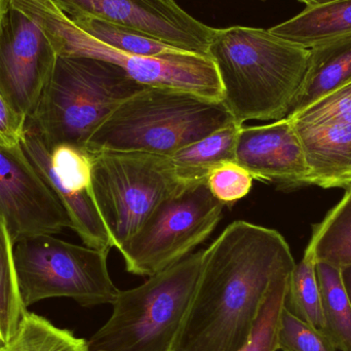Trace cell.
I'll return each mask as SVG.
<instances>
[{"label": "cell", "instance_id": "cell-29", "mask_svg": "<svg viewBox=\"0 0 351 351\" xmlns=\"http://www.w3.org/2000/svg\"><path fill=\"white\" fill-rule=\"evenodd\" d=\"M10 0H0V38H1L2 29H3L4 21L6 14L10 8Z\"/></svg>", "mask_w": 351, "mask_h": 351}, {"label": "cell", "instance_id": "cell-7", "mask_svg": "<svg viewBox=\"0 0 351 351\" xmlns=\"http://www.w3.org/2000/svg\"><path fill=\"white\" fill-rule=\"evenodd\" d=\"M108 254L51 234L19 239L12 255L25 308L51 298H70L84 307L112 305L121 290L109 274Z\"/></svg>", "mask_w": 351, "mask_h": 351}, {"label": "cell", "instance_id": "cell-23", "mask_svg": "<svg viewBox=\"0 0 351 351\" xmlns=\"http://www.w3.org/2000/svg\"><path fill=\"white\" fill-rule=\"evenodd\" d=\"M14 243L0 213V331L2 342L8 341L18 329L27 309L21 301L12 255Z\"/></svg>", "mask_w": 351, "mask_h": 351}, {"label": "cell", "instance_id": "cell-22", "mask_svg": "<svg viewBox=\"0 0 351 351\" xmlns=\"http://www.w3.org/2000/svg\"><path fill=\"white\" fill-rule=\"evenodd\" d=\"M71 20L90 36L123 53L162 57L182 51L141 31L113 24L101 19L84 16Z\"/></svg>", "mask_w": 351, "mask_h": 351}, {"label": "cell", "instance_id": "cell-4", "mask_svg": "<svg viewBox=\"0 0 351 351\" xmlns=\"http://www.w3.org/2000/svg\"><path fill=\"white\" fill-rule=\"evenodd\" d=\"M145 86L119 66L88 57H58L55 69L26 125L49 150H86L95 132L125 100Z\"/></svg>", "mask_w": 351, "mask_h": 351}, {"label": "cell", "instance_id": "cell-17", "mask_svg": "<svg viewBox=\"0 0 351 351\" xmlns=\"http://www.w3.org/2000/svg\"><path fill=\"white\" fill-rule=\"evenodd\" d=\"M243 125L231 121L169 156L176 178L184 188L206 182L213 171L235 162L237 137Z\"/></svg>", "mask_w": 351, "mask_h": 351}, {"label": "cell", "instance_id": "cell-13", "mask_svg": "<svg viewBox=\"0 0 351 351\" xmlns=\"http://www.w3.org/2000/svg\"><path fill=\"white\" fill-rule=\"evenodd\" d=\"M235 162L254 179L282 188L309 185L311 173L302 145L288 117L269 125H243L237 137Z\"/></svg>", "mask_w": 351, "mask_h": 351}, {"label": "cell", "instance_id": "cell-1", "mask_svg": "<svg viewBox=\"0 0 351 351\" xmlns=\"http://www.w3.org/2000/svg\"><path fill=\"white\" fill-rule=\"evenodd\" d=\"M296 262L278 231L235 221L204 250L189 308L172 351H239L270 287Z\"/></svg>", "mask_w": 351, "mask_h": 351}, {"label": "cell", "instance_id": "cell-18", "mask_svg": "<svg viewBox=\"0 0 351 351\" xmlns=\"http://www.w3.org/2000/svg\"><path fill=\"white\" fill-rule=\"evenodd\" d=\"M306 249L313 252L317 263L340 269L351 266V184L342 199L313 227Z\"/></svg>", "mask_w": 351, "mask_h": 351}, {"label": "cell", "instance_id": "cell-12", "mask_svg": "<svg viewBox=\"0 0 351 351\" xmlns=\"http://www.w3.org/2000/svg\"><path fill=\"white\" fill-rule=\"evenodd\" d=\"M0 213L14 243L23 237L55 235L71 228L65 208L21 144L0 145Z\"/></svg>", "mask_w": 351, "mask_h": 351}, {"label": "cell", "instance_id": "cell-32", "mask_svg": "<svg viewBox=\"0 0 351 351\" xmlns=\"http://www.w3.org/2000/svg\"><path fill=\"white\" fill-rule=\"evenodd\" d=\"M2 342V335H1V331H0V343Z\"/></svg>", "mask_w": 351, "mask_h": 351}, {"label": "cell", "instance_id": "cell-20", "mask_svg": "<svg viewBox=\"0 0 351 351\" xmlns=\"http://www.w3.org/2000/svg\"><path fill=\"white\" fill-rule=\"evenodd\" d=\"M0 351H88L86 340L60 329L45 317L26 311L12 337Z\"/></svg>", "mask_w": 351, "mask_h": 351}, {"label": "cell", "instance_id": "cell-16", "mask_svg": "<svg viewBox=\"0 0 351 351\" xmlns=\"http://www.w3.org/2000/svg\"><path fill=\"white\" fill-rule=\"evenodd\" d=\"M351 82V36L311 49L308 66L290 114ZM289 114V115H290Z\"/></svg>", "mask_w": 351, "mask_h": 351}, {"label": "cell", "instance_id": "cell-19", "mask_svg": "<svg viewBox=\"0 0 351 351\" xmlns=\"http://www.w3.org/2000/svg\"><path fill=\"white\" fill-rule=\"evenodd\" d=\"M317 276L323 311V333L336 350L351 351V304L342 280V269L317 263Z\"/></svg>", "mask_w": 351, "mask_h": 351}, {"label": "cell", "instance_id": "cell-3", "mask_svg": "<svg viewBox=\"0 0 351 351\" xmlns=\"http://www.w3.org/2000/svg\"><path fill=\"white\" fill-rule=\"evenodd\" d=\"M234 121L222 102L172 88L145 86L95 132L86 152L171 156Z\"/></svg>", "mask_w": 351, "mask_h": 351}, {"label": "cell", "instance_id": "cell-25", "mask_svg": "<svg viewBox=\"0 0 351 351\" xmlns=\"http://www.w3.org/2000/svg\"><path fill=\"white\" fill-rule=\"evenodd\" d=\"M288 117L303 125H351V82Z\"/></svg>", "mask_w": 351, "mask_h": 351}, {"label": "cell", "instance_id": "cell-14", "mask_svg": "<svg viewBox=\"0 0 351 351\" xmlns=\"http://www.w3.org/2000/svg\"><path fill=\"white\" fill-rule=\"evenodd\" d=\"M293 123L311 173L309 185L348 188L351 184V125Z\"/></svg>", "mask_w": 351, "mask_h": 351}, {"label": "cell", "instance_id": "cell-31", "mask_svg": "<svg viewBox=\"0 0 351 351\" xmlns=\"http://www.w3.org/2000/svg\"><path fill=\"white\" fill-rule=\"evenodd\" d=\"M306 6L317 5V4L326 3V2L334 1V0H298Z\"/></svg>", "mask_w": 351, "mask_h": 351}, {"label": "cell", "instance_id": "cell-30", "mask_svg": "<svg viewBox=\"0 0 351 351\" xmlns=\"http://www.w3.org/2000/svg\"><path fill=\"white\" fill-rule=\"evenodd\" d=\"M342 280H343L344 286H346L351 304V266L342 269Z\"/></svg>", "mask_w": 351, "mask_h": 351}, {"label": "cell", "instance_id": "cell-15", "mask_svg": "<svg viewBox=\"0 0 351 351\" xmlns=\"http://www.w3.org/2000/svg\"><path fill=\"white\" fill-rule=\"evenodd\" d=\"M272 34L305 49L351 36V0L307 6L294 18L269 29Z\"/></svg>", "mask_w": 351, "mask_h": 351}, {"label": "cell", "instance_id": "cell-10", "mask_svg": "<svg viewBox=\"0 0 351 351\" xmlns=\"http://www.w3.org/2000/svg\"><path fill=\"white\" fill-rule=\"evenodd\" d=\"M70 19H101L129 27L172 47L208 57L215 29L199 22L176 0H51Z\"/></svg>", "mask_w": 351, "mask_h": 351}, {"label": "cell", "instance_id": "cell-9", "mask_svg": "<svg viewBox=\"0 0 351 351\" xmlns=\"http://www.w3.org/2000/svg\"><path fill=\"white\" fill-rule=\"evenodd\" d=\"M224 206L206 182L167 198L119 250L125 269L149 278L175 265L210 237Z\"/></svg>", "mask_w": 351, "mask_h": 351}, {"label": "cell", "instance_id": "cell-11", "mask_svg": "<svg viewBox=\"0 0 351 351\" xmlns=\"http://www.w3.org/2000/svg\"><path fill=\"white\" fill-rule=\"evenodd\" d=\"M57 59L43 30L10 6L0 38V93L25 119L34 112Z\"/></svg>", "mask_w": 351, "mask_h": 351}, {"label": "cell", "instance_id": "cell-21", "mask_svg": "<svg viewBox=\"0 0 351 351\" xmlns=\"http://www.w3.org/2000/svg\"><path fill=\"white\" fill-rule=\"evenodd\" d=\"M317 260L311 250L304 256L289 278L285 308L301 321L323 331L321 292L317 276Z\"/></svg>", "mask_w": 351, "mask_h": 351}, {"label": "cell", "instance_id": "cell-2", "mask_svg": "<svg viewBox=\"0 0 351 351\" xmlns=\"http://www.w3.org/2000/svg\"><path fill=\"white\" fill-rule=\"evenodd\" d=\"M309 56L311 49L252 27L215 29L208 47L222 86V103L241 125L290 114Z\"/></svg>", "mask_w": 351, "mask_h": 351}, {"label": "cell", "instance_id": "cell-26", "mask_svg": "<svg viewBox=\"0 0 351 351\" xmlns=\"http://www.w3.org/2000/svg\"><path fill=\"white\" fill-rule=\"evenodd\" d=\"M278 350L337 351L321 330L301 321L285 307L280 317Z\"/></svg>", "mask_w": 351, "mask_h": 351}, {"label": "cell", "instance_id": "cell-8", "mask_svg": "<svg viewBox=\"0 0 351 351\" xmlns=\"http://www.w3.org/2000/svg\"><path fill=\"white\" fill-rule=\"evenodd\" d=\"M90 156V196L119 251L160 202L185 189L169 156L121 152Z\"/></svg>", "mask_w": 351, "mask_h": 351}, {"label": "cell", "instance_id": "cell-5", "mask_svg": "<svg viewBox=\"0 0 351 351\" xmlns=\"http://www.w3.org/2000/svg\"><path fill=\"white\" fill-rule=\"evenodd\" d=\"M204 251L190 254L137 288L119 291L110 319L88 351H172L189 308Z\"/></svg>", "mask_w": 351, "mask_h": 351}, {"label": "cell", "instance_id": "cell-28", "mask_svg": "<svg viewBox=\"0 0 351 351\" xmlns=\"http://www.w3.org/2000/svg\"><path fill=\"white\" fill-rule=\"evenodd\" d=\"M26 121L0 93V145L16 146L21 144L26 130Z\"/></svg>", "mask_w": 351, "mask_h": 351}, {"label": "cell", "instance_id": "cell-6", "mask_svg": "<svg viewBox=\"0 0 351 351\" xmlns=\"http://www.w3.org/2000/svg\"><path fill=\"white\" fill-rule=\"evenodd\" d=\"M47 35L58 57H88L114 64L144 86L172 88L222 102L223 90L210 58L179 51L162 57L133 55L90 36L51 0H10Z\"/></svg>", "mask_w": 351, "mask_h": 351}, {"label": "cell", "instance_id": "cell-24", "mask_svg": "<svg viewBox=\"0 0 351 351\" xmlns=\"http://www.w3.org/2000/svg\"><path fill=\"white\" fill-rule=\"evenodd\" d=\"M288 276L278 278L270 287L260 309L251 337L239 351H278L280 317L288 291Z\"/></svg>", "mask_w": 351, "mask_h": 351}, {"label": "cell", "instance_id": "cell-27", "mask_svg": "<svg viewBox=\"0 0 351 351\" xmlns=\"http://www.w3.org/2000/svg\"><path fill=\"white\" fill-rule=\"evenodd\" d=\"M254 178L237 162H230L213 171L206 180L213 195L224 204H234L247 196Z\"/></svg>", "mask_w": 351, "mask_h": 351}]
</instances>
